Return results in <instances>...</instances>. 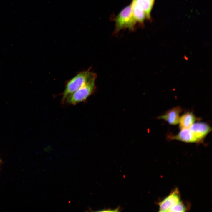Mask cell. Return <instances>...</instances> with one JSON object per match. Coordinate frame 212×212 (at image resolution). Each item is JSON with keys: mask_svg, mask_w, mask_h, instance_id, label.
<instances>
[{"mask_svg": "<svg viewBox=\"0 0 212 212\" xmlns=\"http://www.w3.org/2000/svg\"><path fill=\"white\" fill-rule=\"evenodd\" d=\"M2 161L0 159V165L2 163Z\"/></svg>", "mask_w": 212, "mask_h": 212, "instance_id": "13", "label": "cell"}, {"mask_svg": "<svg viewBox=\"0 0 212 212\" xmlns=\"http://www.w3.org/2000/svg\"><path fill=\"white\" fill-rule=\"evenodd\" d=\"M96 75L86 83L69 96L65 101L69 104L75 105L85 100L94 92Z\"/></svg>", "mask_w": 212, "mask_h": 212, "instance_id": "2", "label": "cell"}, {"mask_svg": "<svg viewBox=\"0 0 212 212\" xmlns=\"http://www.w3.org/2000/svg\"><path fill=\"white\" fill-rule=\"evenodd\" d=\"M96 74L89 70L81 71L71 79L67 83L63 92L62 101L88 82Z\"/></svg>", "mask_w": 212, "mask_h": 212, "instance_id": "1", "label": "cell"}, {"mask_svg": "<svg viewBox=\"0 0 212 212\" xmlns=\"http://www.w3.org/2000/svg\"><path fill=\"white\" fill-rule=\"evenodd\" d=\"M170 139L186 143H197L195 137L189 128L181 129L178 134L171 136Z\"/></svg>", "mask_w": 212, "mask_h": 212, "instance_id": "7", "label": "cell"}, {"mask_svg": "<svg viewBox=\"0 0 212 212\" xmlns=\"http://www.w3.org/2000/svg\"><path fill=\"white\" fill-rule=\"evenodd\" d=\"M120 207H117L116 208L114 209H102L97 211L99 212H115V211H119L120 210Z\"/></svg>", "mask_w": 212, "mask_h": 212, "instance_id": "12", "label": "cell"}, {"mask_svg": "<svg viewBox=\"0 0 212 212\" xmlns=\"http://www.w3.org/2000/svg\"><path fill=\"white\" fill-rule=\"evenodd\" d=\"M197 118L193 113L187 112L180 116L179 122V127L180 129L189 128L196 120Z\"/></svg>", "mask_w": 212, "mask_h": 212, "instance_id": "8", "label": "cell"}, {"mask_svg": "<svg viewBox=\"0 0 212 212\" xmlns=\"http://www.w3.org/2000/svg\"><path fill=\"white\" fill-rule=\"evenodd\" d=\"M182 111L181 107L176 106L169 110L164 114L158 116V118L163 120L171 125H176L179 123L180 114Z\"/></svg>", "mask_w": 212, "mask_h": 212, "instance_id": "6", "label": "cell"}, {"mask_svg": "<svg viewBox=\"0 0 212 212\" xmlns=\"http://www.w3.org/2000/svg\"><path fill=\"white\" fill-rule=\"evenodd\" d=\"M116 31L124 28L132 29L136 23L132 12V4L126 7L115 18Z\"/></svg>", "mask_w": 212, "mask_h": 212, "instance_id": "3", "label": "cell"}, {"mask_svg": "<svg viewBox=\"0 0 212 212\" xmlns=\"http://www.w3.org/2000/svg\"><path fill=\"white\" fill-rule=\"evenodd\" d=\"M186 210V207L183 203L180 201L177 204L170 208L168 212H184Z\"/></svg>", "mask_w": 212, "mask_h": 212, "instance_id": "11", "label": "cell"}, {"mask_svg": "<svg viewBox=\"0 0 212 212\" xmlns=\"http://www.w3.org/2000/svg\"><path fill=\"white\" fill-rule=\"evenodd\" d=\"M189 129L195 137L197 143L203 141L205 137L212 130L209 125L203 122L194 123Z\"/></svg>", "mask_w": 212, "mask_h": 212, "instance_id": "4", "label": "cell"}, {"mask_svg": "<svg viewBox=\"0 0 212 212\" xmlns=\"http://www.w3.org/2000/svg\"><path fill=\"white\" fill-rule=\"evenodd\" d=\"M180 201L179 191L176 189L159 203V211L168 212L170 208Z\"/></svg>", "mask_w": 212, "mask_h": 212, "instance_id": "5", "label": "cell"}, {"mask_svg": "<svg viewBox=\"0 0 212 212\" xmlns=\"http://www.w3.org/2000/svg\"><path fill=\"white\" fill-rule=\"evenodd\" d=\"M131 4L132 14L136 21L140 23L143 22L147 18L146 14L133 2Z\"/></svg>", "mask_w": 212, "mask_h": 212, "instance_id": "10", "label": "cell"}, {"mask_svg": "<svg viewBox=\"0 0 212 212\" xmlns=\"http://www.w3.org/2000/svg\"><path fill=\"white\" fill-rule=\"evenodd\" d=\"M154 1V0H133L132 2L145 12L149 18Z\"/></svg>", "mask_w": 212, "mask_h": 212, "instance_id": "9", "label": "cell"}]
</instances>
